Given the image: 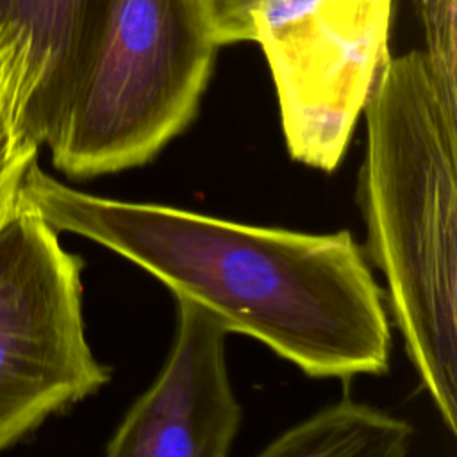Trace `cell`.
<instances>
[{
    "instance_id": "obj_3",
    "label": "cell",
    "mask_w": 457,
    "mask_h": 457,
    "mask_svg": "<svg viewBox=\"0 0 457 457\" xmlns=\"http://www.w3.org/2000/svg\"><path fill=\"white\" fill-rule=\"evenodd\" d=\"M218 43L202 0H109L46 141L84 180L148 164L196 118Z\"/></svg>"
},
{
    "instance_id": "obj_10",
    "label": "cell",
    "mask_w": 457,
    "mask_h": 457,
    "mask_svg": "<svg viewBox=\"0 0 457 457\" xmlns=\"http://www.w3.org/2000/svg\"><path fill=\"white\" fill-rule=\"evenodd\" d=\"M425 30L427 50L423 52L430 73L445 96L457 107L455 82V0H416Z\"/></svg>"
},
{
    "instance_id": "obj_8",
    "label": "cell",
    "mask_w": 457,
    "mask_h": 457,
    "mask_svg": "<svg viewBox=\"0 0 457 457\" xmlns=\"http://www.w3.org/2000/svg\"><path fill=\"white\" fill-rule=\"evenodd\" d=\"M412 425L350 396L295 423L255 457H407Z\"/></svg>"
},
{
    "instance_id": "obj_6",
    "label": "cell",
    "mask_w": 457,
    "mask_h": 457,
    "mask_svg": "<svg viewBox=\"0 0 457 457\" xmlns=\"http://www.w3.org/2000/svg\"><path fill=\"white\" fill-rule=\"evenodd\" d=\"M223 325L175 298V332L154 382L132 402L104 457H228L243 420Z\"/></svg>"
},
{
    "instance_id": "obj_5",
    "label": "cell",
    "mask_w": 457,
    "mask_h": 457,
    "mask_svg": "<svg viewBox=\"0 0 457 457\" xmlns=\"http://www.w3.org/2000/svg\"><path fill=\"white\" fill-rule=\"evenodd\" d=\"M393 0H257L264 52L293 161L334 171L389 61Z\"/></svg>"
},
{
    "instance_id": "obj_4",
    "label": "cell",
    "mask_w": 457,
    "mask_h": 457,
    "mask_svg": "<svg viewBox=\"0 0 457 457\" xmlns=\"http://www.w3.org/2000/svg\"><path fill=\"white\" fill-rule=\"evenodd\" d=\"M82 271L21 195L0 228V427L29 434L111 380L86 337Z\"/></svg>"
},
{
    "instance_id": "obj_1",
    "label": "cell",
    "mask_w": 457,
    "mask_h": 457,
    "mask_svg": "<svg viewBox=\"0 0 457 457\" xmlns=\"http://www.w3.org/2000/svg\"><path fill=\"white\" fill-rule=\"evenodd\" d=\"M23 198L57 232L121 255L311 378L384 375L386 293L350 230L248 225L162 204L79 191L36 162Z\"/></svg>"
},
{
    "instance_id": "obj_12",
    "label": "cell",
    "mask_w": 457,
    "mask_h": 457,
    "mask_svg": "<svg viewBox=\"0 0 457 457\" xmlns=\"http://www.w3.org/2000/svg\"><path fill=\"white\" fill-rule=\"evenodd\" d=\"M23 436H27V434L23 430L16 428V427H0V450L11 446L12 443L21 439Z\"/></svg>"
},
{
    "instance_id": "obj_7",
    "label": "cell",
    "mask_w": 457,
    "mask_h": 457,
    "mask_svg": "<svg viewBox=\"0 0 457 457\" xmlns=\"http://www.w3.org/2000/svg\"><path fill=\"white\" fill-rule=\"evenodd\" d=\"M109 0H0V18L29 39L32 96L27 127L45 146L50 139L75 71Z\"/></svg>"
},
{
    "instance_id": "obj_11",
    "label": "cell",
    "mask_w": 457,
    "mask_h": 457,
    "mask_svg": "<svg viewBox=\"0 0 457 457\" xmlns=\"http://www.w3.org/2000/svg\"><path fill=\"white\" fill-rule=\"evenodd\" d=\"M257 0H202L218 46L252 41L250 11Z\"/></svg>"
},
{
    "instance_id": "obj_2",
    "label": "cell",
    "mask_w": 457,
    "mask_h": 457,
    "mask_svg": "<svg viewBox=\"0 0 457 457\" xmlns=\"http://www.w3.org/2000/svg\"><path fill=\"white\" fill-rule=\"evenodd\" d=\"M364 253L386 278L405 353L457 432V107L421 50L389 57L364 107Z\"/></svg>"
},
{
    "instance_id": "obj_9",
    "label": "cell",
    "mask_w": 457,
    "mask_h": 457,
    "mask_svg": "<svg viewBox=\"0 0 457 457\" xmlns=\"http://www.w3.org/2000/svg\"><path fill=\"white\" fill-rule=\"evenodd\" d=\"M32 96L27 36L0 18V228L18 207L41 145L27 127Z\"/></svg>"
}]
</instances>
